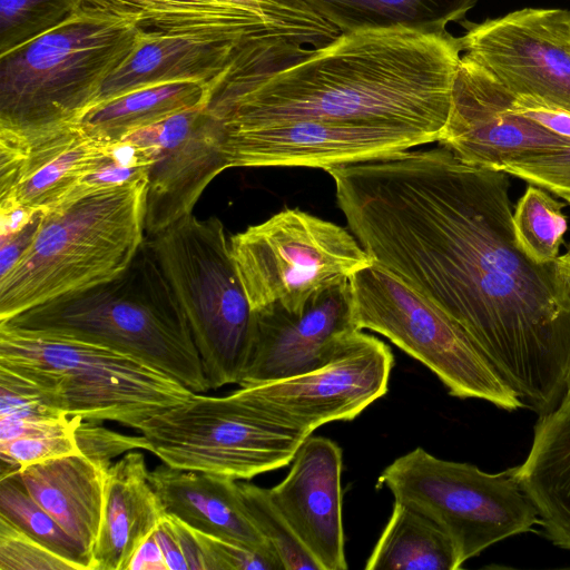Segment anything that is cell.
Segmentation results:
<instances>
[{
  "label": "cell",
  "mask_w": 570,
  "mask_h": 570,
  "mask_svg": "<svg viewBox=\"0 0 570 570\" xmlns=\"http://www.w3.org/2000/svg\"><path fill=\"white\" fill-rule=\"evenodd\" d=\"M374 264L445 312L538 416L570 391V294L518 246L509 175L443 146L327 170Z\"/></svg>",
  "instance_id": "cell-1"
},
{
  "label": "cell",
  "mask_w": 570,
  "mask_h": 570,
  "mask_svg": "<svg viewBox=\"0 0 570 570\" xmlns=\"http://www.w3.org/2000/svg\"><path fill=\"white\" fill-rule=\"evenodd\" d=\"M459 38L407 28L341 33L318 48L243 45L206 108L223 131L293 120L412 131L438 141L461 60Z\"/></svg>",
  "instance_id": "cell-2"
},
{
  "label": "cell",
  "mask_w": 570,
  "mask_h": 570,
  "mask_svg": "<svg viewBox=\"0 0 570 570\" xmlns=\"http://www.w3.org/2000/svg\"><path fill=\"white\" fill-rule=\"evenodd\" d=\"M0 324L101 345L164 372L195 393L209 390L186 315L146 239L131 264L110 281Z\"/></svg>",
  "instance_id": "cell-3"
},
{
  "label": "cell",
  "mask_w": 570,
  "mask_h": 570,
  "mask_svg": "<svg viewBox=\"0 0 570 570\" xmlns=\"http://www.w3.org/2000/svg\"><path fill=\"white\" fill-rule=\"evenodd\" d=\"M144 30L130 18L83 4L0 56V132L33 138L77 125Z\"/></svg>",
  "instance_id": "cell-4"
},
{
  "label": "cell",
  "mask_w": 570,
  "mask_h": 570,
  "mask_svg": "<svg viewBox=\"0 0 570 570\" xmlns=\"http://www.w3.org/2000/svg\"><path fill=\"white\" fill-rule=\"evenodd\" d=\"M147 180L83 193L43 213L30 248L0 277V322L122 273L146 239Z\"/></svg>",
  "instance_id": "cell-5"
},
{
  "label": "cell",
  "mask_w": 570,
  "mask_h": 570,
  "mask_svg": "<svg viewBox=\"0 0 570 570\" xmlns=\"http://www.w3.org/2000/svg\"><path fill=\"white\" fill-rule=\"evenodd\" d=\"M0 367L33 386L68 416L138 430L195 392L174 377L111 348L0 324Z\"/></svg>",
  "instance_id": "cell-6"
},
{
  "label": "cell",
  "mask_w": 570,
  "mask_h": 570,
  "mask_svg": "<svg viewBox=\"0 0 570 570\" xmlns=\"http://www.w3.org/2000/svg\"><path fill=\"white\" fill-rule=\"evenodd\" d=\"M146 242L186 315L209 390L239 384L254 342L255 313L224 224L189 214Z\"/></svg>",
  "instance_id": "cell-7"
},
{
  "label": "cell",
  "mask_w": 570,
  "mask_h": 570,
  "mask_svg": "<svg viewBox=\"0 0 570 570\" xmlns=\"http://www.w3.org/2000/svg\"><path fill=\"white\" fill-rule=\"evenodd\" d=\"M164 463L249 480L292 463L312 434L263 410L243 386L225 396L194 393L137 430Z\"/></svg>",
  "instance_id": "cell-8"
},
{
  "label": "cell",
  "mask_w": 570,
  "mask_h": 570,
  "mask_svg": "<svg viewBox=\"0 0 570 570\" xmlns=\"http://www.w3.org/2000/svg\"><path fill=\"white\" fill-rule=\"evenodd\" d=\"M399 501L431 519L452 541L459 562L539 525L538 511L514 466L489 473L439 459L417 446L395 459L377 479Z\"/></svg>",
  "instance_id": "cell-9"
},
{
  "label": "cell",
  "mask_w": 570,
  "mask_h": 570,
  "mask_svg": "<svg viewBox=\"0 0 570 570\" xmlns=\"http://www.w3.org/2000/svg\"><path fill=\"white\" fill-rule=\"evenodd\" d=\"M357 330L376 332L432 371L460 399L525 407L471 337L445 312L383 267L350 278Z\"/></svg>",
  "instance_id": "cell-10"
},
{
  "label": "cell",
  "mask_w": 570,
  "mask_h": 570,
  "mask_svg": "<svg viewBox=\"0 0 570 570\" xmlns=\"http://www.w3.org/2000/svg\"><path fill=\"white\" fill-rule=\"evenodd\" d=\"M253 312L273 303L301 312L318 293L374 262L348 230L297 208L229 237Z\"/></svg>",
  "instance_id": "cell-11"
},
{
  "label": "cell",
  "mask_w": 570,
  "mask_h": 570,
  "mask_svg": "<svg viewBox=\"0 0 570 570\" xmlns=\"http://www.w3.org/2000/svg\"><path fill=\"white\" fill-rule=\"evenodd\" d=\"M463 56L514 97L570 111V10L522 8L482 22L462 20Z\"/></svg>",
  "instance_id": "cell-12"
},
{
  "label": "cell",
  "mask_w": 570,
  "mask_h": 570,
  "mask_svg": "<svg viewBox=\"0 0 570 570\" xmlns=\"http://www.w3.org/2000/svg\"><path fill=\"white\" fill-rule=\"evenodd\" d=\"M393 364L392 351L383 341L355 330L322 366L243 387L279 422L312 434L325 423L354 420L382 397Z\"/></svg>",
  "instance_id": "cell-13"
},
{
  "label": "cell",
  "mask_w": 570,
  "mask_h": 570,
  "mask_svg": "<svg viewBox=\"0 0 570 570\" xmlns=\"http://www.w3.org/2000/svg\"><path fill=\"white\" fill-rule=\"evenodd\" d=\"M122 140L153 159L146 193L148 238L191 214L208 184L228 168L220 124L206 106L176 114Z\"/></svg>",
  "instance_id": "cell-14"
},
{
  "label": "cell",
  "mask_w": 570,
  "mask_h": 570,
  "mask_svg": "<svg viewBox=\"0 0 570 570\" xmlns=\"http://www.w3.org/2000/svg\"><path fill=\"white\" fill-rule=\"evenodd\" d=\"M422 134L387 127L293 120L223 131L227 167H311L330 170L431 144Z\"/></svg>",
  "instance_id": "cell-15"
},
{
  "label": "cell",
  "mask_w": 570,
  "mask_h": 570,
  "mask_svg": "<svg viewBox=\"0 0 570 570\" xmlns=\"http://www.w3.org/2000/svg\"><path fill=\"white\" fill-rule=\"evenodd\" d=\"M513 100L487 70L462 55L438 142L463 163L494 170L515 158L570 144L515 112Z\"/></svg>",
  "instance_id": "cell-16"
},
{
  "label": "cell",
  "mask_w": 570,
  "mask_h": 570,
  "mask_svg": "<svg viewBox=\"0 0 570 570\" xmlns=\"http://www.w3.org/2000/svg\"><path fill=\"white\" fill-rule=\"evenodd\" d=\"M254 313V342L240 386L313 371L357 330L350 279L325 288L301 312L273 303Z\"/></svg>",
  "instance_id": "cell-17"
},
{
  "label": "cell",
  "mask_w": 570,
  "mask_h": 570,
  "mask_svg": "<svg viewBox=\"0 0 570 570\" xmlns=\"http://www.w3.org/2000/svg\"><path fill=\"white\" fill-rule=\"evenodd\" d=\"M112 148L79 124L33 138L0 132L1 214L57 208Z\"/></svg>",
  "instance_id": "cell-18"
},
{
  "label": "cell",
  "mask_w": 570,
  "mask_h": 570,
  "mask_svg": "<svg viewBox=\"0 0 570 570\" xmlns=\"http://www.w3.org/2000/svg\"><path fill=\"white\" fill-rule=\"evenodd\" d=\"M342 449L324 436H308L289 472L268 489L271 499L320 570H345L342 514Z\"/></svg>",
  "instance_id": "cell-19"
},
{
  "label": "cell",
  "mask_w": 570,
  "mask_h": 570,
  "mask_svg": "<svg viewBox=\"0 0 570 570\" xmlns=\"http://www.w3.org/2000/svg\"><path fill=\"white\" fill-rule=\"evenodd\" d=\"M148 478L166 513L197 531L279 561L254 523L236 479L176 469L164 462L149 471Z\"/></svg>",
  "instance_id": "cell-20"
},
{
  "label": "cell",
  "mask_w": 570,
  "mask_h": 570,
  "mask_svg": "<svg viewBox=\"0 0 570 570\" xmlns=\"http://www.w3.org/2000/svg\"><path fill=\"white\" fill-rule=\"evenodd\" d=\"M245 43L144 30L132 52L105 80L94 107L159 83L213 85Z\"/></svg>",
  "instance_id": "cell-21"
},
{
  "label": "cell",
  "mask_w": 570,
  "mask_h": 570,
  "mask_svg": "<svg viewBox=\"0 0 570 570\" xmlns=\"http://www.w3.org/2000/svg\"><path fill=\"white\" fill-rule=\"evenodd\" d=\"M148 475L145 456L136 451L107 469L95 570H127L135 551L166 514Z\"/></svg>",
  "instance_id": "cell-22"
},
{
  "label": "cell",
  "mask_w": 570,
  "mask_h": 570,
  "mask_svg": "<svg viewBox=\"0 0 570 570\" xmlns=\"http://www.w3.org/2000/svg\"><path fill=\"white\" fill-rule=\"evenodd\" d=\"M514 473L538 511L543 535L570 550V391L539 416L528 456Z\"/></svg>",
  "instance_id": "cell-23"
},
{
  "label": "cell",
  "mask_w": 570,
  "mask_h": 570,
  "mask_svg": "<svg viewBox=\"0 0 570 570\" xmlns=\"http://www.w3.org/2000/svg\"><path fill=\"white\" fill-rule=\"evenodd\" d=\"M17 473L33 500L92 554L102 520L107 469L76 453L27 465Z\"/></svg>",
  "instance_id": "cell-24"
},
{
  "label": "cell",
  "mask_w": 570,
  "mask_h": 570,
  "mask_svg": "<svg viewBox=\"0 0 570 570\" xmlns=\"http://www.w3.org/2000/svg\"><path fill=\"white\" fill-rule=\"evenodd\" d=\"M83 4L130 18L147 31L242 43H291L262 19L230 0H85Z\"/></svg>",
  "instance_id": "cell-25"
},
{
  "label": "cell",
  "mask_w": 570,
  "mask_h": 570,
  "mask_svg": "<svg viewBox=\"0 0 570 570\" xmlns=\"http://www.w3.org/2000/svg\"><path fill=\"white\" fill-rule=\"evenodd\" d=\"M212 83L176 81L145 87L88 110L79 126L91 137L115 144L141 128L207 105Z\"/></svg>",
  "instance_id": "cell-26"
},
{
  "label": "cell",
  "mask_w": 570,
  "mask_h": 570,
  "mask_svg": "<svg viewBox=\"0 0 570 570\" xmlns=\"http://www.w3.org/2000/svg\"><path fill=\"white\" fill-rule=\"evenodd\" d=\"M341 33L407 28L446 33L461 22L478 0H304Z\"/></svg>",
  "instance_id": "cell-27"
},
{
  "label": "cell",
  "mask_w": 570,
  "mask_h": 570,
  "mask_svg": "<svg viewBox=\"0 0 570 570\" xmlns=\"http://www.w3.org/2000/svg\"><path fill=\"white\" fill-rule=\"evenodd\" d=\"M462 566L450 538L421 512L394 501L366 570H456Z\"/></svg>",
  "instance_id": "cell-28"
},
{
  "label": "cell",
  "mask_w": 570,
  "mask_h": 570,
  "mask_svg": "<svg viewBox=\"0 0 570 570\" xmlns=\"http://www.w3.org/2000/svg\"><path fill=\"white\" fill-rule=\"evenodd\" d=\"M0 515L77 570H95L92 554L33 500L18 473L0 478Z\"/></svg>",
  "instance_id": "cell-29"
},
{
  "label": "cell",
  "mask_w": 570,
  "mask_h": 570,
  "mask_svg": "<svg viewBox=\"0 0 570 570\" xmlns=\"http://www.w3.org/2000/svg\"><path fill=\"white\" fill-rule=\"evenodd\" d=\"M566 203L529 184L513 209L512 225L520 249L537 264L553 263L559 256L568 229L562 213Z\"/></svg>",
  "instance_id": "cell-30"
},
{
  "label": "cell",
  "mask_w": 570,
  "mask_h": 570,
  "mask_svg": "<svg viewBox=\"0 0 570 570\" xmlns=\"http://www.w3.org/2000/svg\"><path fill=\"white\" fill-rule=\"evenodd\" d=\"M85 0H0V56L59 26Z\"/></svg>",
  "instance_id": "cell-31"
},
{
  "label": "cell",
  "mask_w": 570,
  "mask_h": 570,
  "mask_svg": "<svg viewBox=\"0 0 570 570\" xmlns=\"http://www.w3.org/2000/svg\"><path fill=\"white\" fill-rule=\"evenodd\" d=\"M238 483L254 523L276 551L283 570H320L316 561L274 505L268 489L249 482Z\"/></svg>",
  "instance_id": "cell-32"
},
{
  "label": "cell",
  "mask_w": 570,
  "mask_h": 570,
  "mask_svg": "<svg viewBox=\"0 0 570 570\" xmlns=\"http://www.w3.org/2000/svg\"><path fill=\"white\" fill-rule=\"evenodd\" d=\"M501 170L541 187L570 204V144L515 158Z\"/></svg>",
  "instance_id": "cell-33"
},
{
  "label": "cell",
  "mask_w": 570,
  "mask_h": 570,
  "mask_svg": "<svg viewBox=\"0 0 570 570\" xmlns=\"http://www.w3.org/2000/svg\"><path fill=\"white\" fill-rule=\"evenodd\" d=\"M0 570H77L0 515Z\"/></svg>",
  "instance_id": "cell-34"
},
{
  "label": "cell",
  "mask_w": 570,
  "mask_h": 570,
  "mask_svg": "<svg viewBox=\"0 0 570 570\" xmlns=\"http://www.w3.org/2000/svg\"><path fill=\"white\" fill-rule=\"evenodd\" d=\"M76 453L80 451L75 431L0 442V478L17 473L27 465Z\"/></svg>",
  "instance_id": "cell-35"
},
{
  "label": "cell",
  "mask_w": 570,
  "mask_h": 570,
  "mask_svg": "<svg viewBox=\"0 0 570 570\" xmlns=\"http://www.w3.org/2000/svg\"><path fill=\"white\" fill-rule=\"evenodd\" d=\"M96 423L81 420L75 430V438L80 453L104 468L108 469L112 459L120 454L137 449L149 451L148 442L142 435H125Z\"/></svg>",
  "instance_id": "cell-36"
},
{
  "label": "cell",
  "mask_w": 570,
  "mask_h": 570,
  "mask_svg": "<svg viewBox=\"0 0 570 570\" xmlns=\"http://www.w3.org/2000/svg\"><path fill=\"white\" fill-rule=\"evenodd\" d=\"M59 416L65 414L46 405L31 384L0 367V417L45 420Z\"/></svg>",
  "instance_id": "cell-37"
},
{
  "label": "cell",
  "mask_w": 570,
  "mask_h": 570,
  "mask_svg": "<svg viewBox=\"0 0 570 570\" xmlns=\"http://www.w3.org/2000/svg\"><path fill=\"white\" fill-rule=\"evenodd\" d=\"M197 534L205 553L206 570H283L281 562L269 556L200 531Z\"/></svg>",
  "instance_id": "cell-38"
},
{
  "label": "cell",
  "mask_w": 570,
  "mask_h": 570,
  "mask_svg": "<svg viewBox=\"0 0 570 570\" xmlns=\"http://www.w3.org/2000/svg\"><path fill=\"white\" fill-rule=\"evenodd\" d=\"M513 109L549 131L570 139V111L530 97H514Z\"/></svg>",
  "instance_id": "cell-39"
},
{
  "label": "cell",
  "mask_w": 570,
  "mask_h": 570,
  "mask_svg": "<svg viewBox=\"0 0 570 570\" xmlns=\"http://www.w3.org/2000/svg\"><path fill=\"white\" fill-rule=\"evenodd\" d=\"M43 212H36L16 232L0 236V277H3L22 258L32 245L40 228Z\"/></svg>",
  "instance_id": "cell-40"
},
{
  "label": "cell",
  "mask_w": 570,
  "mask_h": 570,
  "mask_svg": "<svg viewBox=\"0 0 570 570\" xmlns=\"http://www.w3.org/2000/svg\"><path fill=\"white\" fill-rule=\"evenodd\" d=\"M153 533L163 550L168 570H188L171 517L168 513L160 519Z\"/></svg>",
  "instance_id": "cell-41"
},
{
  "label": "cell",
  "mask_w": 570,
  "mask_h": 570,
  "mask_svg": "<svg viewBox=\"0 0 570 570\" xmlns=\"http://www.w3.org/2000/svg\"><path fill=\"white\" fill-rule=\"evenodd\" d=\"M169 515L171 517L173 525L188 570H206L205 553L197 531L178 518L171 514Z\"/></svg>",
  "instance_id": "cell-42"
},
{
  "label": "cell",
  "mask_w": 570,
  "mask_h": 570,
  "mask_svg": "<svg viewBox=\"0 0 570 570\" xmlns=\"http://www.w3.org/2000/svg\"><path fill=\"white\" fill-rule=\"evenodd\" d=\"M127 570H168L163 550L154 533L149 534L135 551Z\"/></svg>",
  "instance_id": "cell-43"
},
{
  "label": "cell",
  "mask_w": 570,
  "mask_h": 570,
  "mask_svg": "<svg viewBox=\"0 0 570 570\" xmlns=\"http://www.w3.org/2000/svg\"><path fill=\"white\" fill-rule=\"evenodd\" d=\"M553 263L558 276L570 294V244L567 246V250L559 255Z\"/></svg>",
  "instance_id": "cell-44"
}]
</instances>
